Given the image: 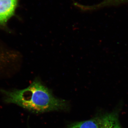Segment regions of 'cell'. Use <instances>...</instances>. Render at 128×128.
<instances>
[{
	"label": "cell",
	"mask_w": 128,
	"mask_h": 128,
	"mask_svg": "<svg viewBox=\"0 0 128 128\" xmlns=\"http://www.w3.org/2000/svg\"><path fill=\"white\" fill-rule=\"evenodd\" d=\"M1 92L6 103L16 104L34 112L65 110L68 107L66 101L54 96L38 79L25 89H2Z\"/></svg>",
	"instance_id": "obj_1"
},
{
	"label": "cell",
	"mask_w": 128,
	"mask_h": 128,
	"mask_svg": "<svg viewBox=\"0 0 128 128\" xmlns=\"http://www.w3.org/2000/svg\"><path fill=\"white\" fill-rule=\"evenodd\" d=\"M66 128H114L109 118L103 114L86 121L76 122Z\"/></svg>",
	"instance_id": "obj_2"
},
{
	"label": "cell",
	"mask_w": 128,
	"mask_h": 128,
	"mask_svg": "<svg viewBox=\"0 0 128 128\" xmlns=\"http://www.w3.org/2000/svg\"><path fill=\"white\" fill-rule=\"evenodd\" d=\"M18 0H0V26H4L13 16Z\"/></svg>",
	"instance_id": "obj_3"
},
{
	"label": "cell",
	"mask_w": 128,
	"mask_h": 128,
	"mask_svg": "<svg viewBox=\"0 0 128 128\" xmlns=\"http://www.w3.org/2000/svg\"><path fill=\"white\" fill-rule=\"evenodd\" d=\"M128 3V0H102L101 2L93 6H84L77 2L74 5L78 8L84 11H92L103 8L115 6Z\"/></svg>",
	"instance_id": "obj_4"
},
{
	"label": "cell",
	"mask_w": 128,
	"mask_h": 128,
	"mask_svg": "<svg viewBox=\"0 0 128 128\" xmlns=\"http://www.w3.org/2000/svg\"><path fill=\"white\" fill-rule=\"evenodd\" d=\"M8 55V54L0 48V66L3 65L7 60H9L8 58L9 57Z\"/></svg>",
	"instance_id": "obj_5"
}]
</instances>
